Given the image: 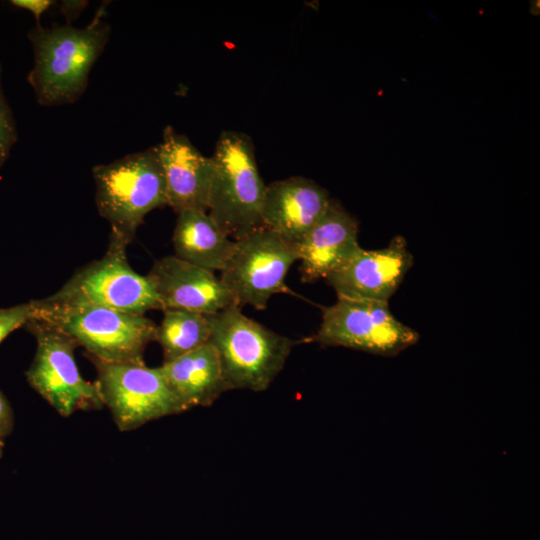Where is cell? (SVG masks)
<instances>
[{"label":"cell","mask_w":540,"mask_h":540,"mask_svg":"<svg viewBox=\"0 0 540 540\" xmlns=\"http://www.w3.org/2000/svg\"><path fill=\"white\" fill-rule=\"evenodd\" d=\"M107 3L83 28L37 24L28 33L34 66L27 80L41 106L72 104L84 94L89 73L108 43L111 28L104 20Z\"/></svg>","instance_id":"6da1fadb"},{"label":"cell","mask_w":540,"mask_h":540,"mask_svg":"<svg viewBox=\"0 0 540 540\" xmlns=\"http://www.w3.org/2000/svg\"><path fill=\"white\" fill-rule=\"evenodd\" d=\"M127 246L110 233L108 249L101 259L78 269L55 293L33 300L36 317L86 308H107L137 315L162 310L148 278L129 265Z\"/></svg>","instance_id":"7a4b0ae2"},{"label":"cell","mask_w":540,"mask_h":540,"mask_svg":"<svg viewBox=\"0 0 540 540\" xmlns=\"http://www.w3.org/2000/svg\"><path fill=\"white\" fill-rule=\"evenodd\" d=\"M230 390L265 391L283 369L295 342L247 317L233 304L207 315Z\"/></svg>","instance_id":"3957f363"},{"label":"cell","mask_w":540,"mask_h":540,"mask_svg":"<svg viewBox=\"0 0 540 540\" xmlns=\"http://www.w3.org/2000/svg\"><path fill=\"white\" fill-rule=\"evenodd\" d=\"M207 213L230 238L239 240L264 227L266 185L259 174L251 138L223 131L215 145Z\"/></svg>","instance_id":"277c9868"},{"label":"cell","mask_w":540,"mask_h":540,"mask_svg":"<svg viewBox=\"0 0 540 540\" xmlns=\"http://www.w3.org/2000/svg\"><path fill=\"white\" fill-rule=\"evenodd\" d=\"M98 213L111 234L128 245L145 216L167 206L166 183L158 145L93 167Z\"/></svg>","instance_id":"5b68a950"},{"label":"cell","mask_w":540,"mask_h":540,"mask_svg":"<svg viewBox=\"0 0 540 540\" xmlns=\"http://www.w3.org/2000/svg\"><path fill=\"white\" fill-rule=\"evenodd\" d=\"M35 337L36 353L26 378L29 385L61 416L101 409L96 383L85 380L74 359L79 344L50 322L33 318L25 326Z\"/></svg>","instance_id":"8992f818"},{"label":"cell","mask_w":540,"mask_h":540,"mask_svg":"<svg viewBox=\"0 0 540 540\" xmlns=\"http://www.w3.org/2000/svg\"><path fill=\"white\" fill-rule=\"evenodd\" d=\"M311 341L393 357L415 345L419 334L391 313L388 302L338 298L323 308Z\"/></svg>","instance_id":"52a82bcc"},{"label":"cell","mask_w":540,"mask_h":540,"mask_svg":"<svg viewBox=\"0 0 540 540\" xmlns=\"http://www.w3.org/2000/svg\"><path fill=\"white\" fill-rule=\"evenodd\" d=\"M102 402L120 431H131L162 417L187 411L171 391L159 367L142 363H106L90 359Z\"/></svg>","instance_id":"ba28073f"},{"label":"cell","mask_w":540,"mask_h":540,"mask_svg":"<svg viewBox=\"0 0 540 540\" xmlns=\"http://www.w3.org/2000/svg\"><path fill=\"white\" fill-rule=\"evenodd\" d=\"M295 261L296 247L262 227L235 240V249L220 279L236 305L263 310L274 294L290 292L285 278Z\"/></svg>","instance_id":"9c48e42d"},{"label":"cell","mask_w":540,"mask_h":540,"mask_svg":"<svg viewBox=\"0 0 540 540\" xmlns=\"http://www.w3.org/2000/svg\"><path fill=\"white\" fill-rule=\"evenodd\" d=\"M83 346L90 359L106 363H142L157 325L145 315L107 308H86L43 317Z\"/></svg>","instance_id":"30bf717a"},{"label":"cell","mask_w":540,"mask_h":540,"mask_svg":"<svg viewBox=\"0 0 540 540\" xmlns=\"http://www.w3.org/2000/svg\"><path fill=\"white\" fill-rule=\"evenodd\" d=\"M412 265L406 240L395 236L385 248H360L325 280L338 298L388 302Z\"/></svg>","instance_id":"8fae6325"},{"label":"cell","mask_w":540,"mask_h":540,"mask_svg":"<svg viewBox=\"0 0 540 540\" xmlns=\"http://www.w3.org/2000/svg\"><path fill=\"white\" fill-rule=\"evenodd\" d=\"M146 277L162 311L178 309L209 315L235 304L220 277L214 272L183 261L175 255L156 260Z\"/></svg>","instance_id":"7c38bea8"},{"label":"cell","mask_w":540,"mask_h":540,"mask_svg":"<svg viewBox=\"0 0 540 540\" xmlns=\"http://www.w3.org/2000/svg\"><path fill=\"white\" fill-rule=\"evenodd\" d=\"M331 198L323 187L301 176L266 185L263 226L297 246L326 211Z\"/></svg>","instance_id":"4fadbf2b"},{"label":"cell","mask_w":540,"mask_h":540,"mask_svg":"<svg viewBox=\"0 0 540 540\" xmlns=\"http://www.w3.org/2000/svg\"><path fill=\"white\" fill-rule=\"evenodd\" d=\"M158 149L166 183L167 205L177 214L184 210L207 212L213 174L212 158L204 156L172 126L164 129Z\"/></svg>","instance_id":"5bb4252c"},{"label":"cell","mask_w":540,"mask_h":540,"mask_svg":"<svg viewBox=\"0 0 540 540\" xmlns=\"http://www.w3.org/2000/svg\"><path fill=\"white\" fill-rule=\"evenodd\" d=\"M360 248L357 221L331 199L324 214L296 246L301 280L312 283L326 279Z\"/></svg>","instance_id":"9a60e30c"},{"label":"cell","mask_w":540,"mask_h":540,"mask_svg":"<svg viewBox=\"0 0 540 540\" xmlns=\"http://www.w3.org/2000/svg\"><path fill=\"white\" fill-rule=\"evenodd\" d=\"M159 369L186 410L211 406L230 390L218 353L209 342L173 361L163 362Z\"/></svg>","instance_id":"2e32d148"},{"label":"cell","mask_w":540,"mask_h":540,"mask_svg":"<svg viewBox=\"0 0 540 540\" xmlns=\"http://www.w3.org/2000/svg\"><path fill=\"white\" fill-rule=\"evenodd\" d=\"M172 240L177 258L211 272H221L235 249V240L199 210L178 213Z\"/></svg>","instance_id":"e0dca14e"},{"label":"cell","mask_w":540,"mask_h":540,"mask_svg":"<svg viewBox=\"0 0 540 540\" xmlns=\"http://www.w3.org/2000/svg\"><path fill=\"white\" fill-rule=\"evenodd\" d=\"M210 322L205 314L168 309L157 325L155 341L163 352V362L173 361L209 342Z\"/></svg>","instance_id":"ac0fdd59"},{"label":"cell","mask_w":540,"mask_h":540,"mask_svg":"<svg viewBox=\"0 0 540 540\" xmlns=\"http://www.w3.org/2000/svg\"><path fill=\"white\" fill-rule=\"evenodd\" d=\"M1 71L0 64V168L6 162L13 144L17 141L16 122L3 93Z\"/></svg>","instance_id":"d6986e66"},{"label":"cell","mask_w":540,"mask_h":540,"mask_svg":"<svg viewBox=\"0 0 540 540\" xmlns=\"http://www.w3.org/2000/svg\"><path fill=\"white\" fill-rule=\"evenodd\" d=\"M37 316L34 301L0 308V343L13 331Z\"/></svg>","instance_id":"ffe728a7"},{"label":"cell","mask_w":540,"mask_h":540,"mask_svg":"<svg viewBox=\"0 0 540 540\" xmlns=\"http://www.w3.org/2000/svg\"><path fill=\"white\" fill-rule=\"evenodd\" d=\"M14 427V415L11 405L0 390V439L4 440L11 434Z\"/></svg>","instance_id":"44dd1931"},{"label":"cell","mask_w":540,"mask_h":540,"mask_svg":"<svg viewBox=\"0 0 540 540\" xmlns=\"http://www.w3.org/2000/svg\"><path fill=\"white\" fill-rule=\"evenodd\" d=\"M10 3L15 7L30 11L37 24H40L41 15L55 2L51 0H12Z\"/></svg>","instance_id":"7402d4cb"},{"label":"cell","mask_w":540,"mask_h":540,"mask_svg":"<svg viewBox=\"0 0 540 540\" xmlns=\"http://www.w3.org/2000/svg\"><path fill=\"white\" fill-rule=\"evenodd\" d=\"M88 5V1H75V0H64L61 1L59 6L61 13L64 15L67 23L71 25L72 21L77 19L84 8Z\"/></svg>","instance_id":"603a6c76"},{"label":"cell","mask_w":540,"mask_h":540,"mask_svg":"<svg viewBox=\"0 0 540 540\" xmlns=\"http://www.w3.org/2000/svg\"><path fill=\"white\" fill-rule=\"evenodd\" d=\"M3 448H4V440L0 439V458H1L2 453H3Z\"/></svg>","instance_id":"cb8c5ba5"}]
</instances>
